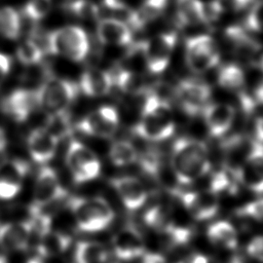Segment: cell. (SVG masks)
Returning a JSON list of instances; mask_svg holds the SVG:
<instances>
[{
    "label": "cell",
    "instance_id": "cell-1",
    "mask_svg": "<svg viewBox=\"0 0 263 263\" xmlns=\"http://www.w3.org/2000/svg\"><path fill=\"white\" fill-rule=\"evenodd\" d=\"M171 164L175 179L180 185H189L205 176L211 167L205 144L193 138H179L172 148Z\"/></svg>",
    "mask_w": 263,
    "mask_h": 263
},
{
    "label": "cell",
    "instance_id": "cell-2",
    "mask_svg": "<svg viewBox=\"0 0 263 263\" xmlns=\"http://www.w3.org/2000/svg\"><path fill=\"white\" fill-rule=\"evenodd\" d=\"M134 133L151 142L172 137L175 133V121L170 103L151 92L143 105L141 119L134 126Z\"/></svg>",
    "mask_w": 263,
    "mask_h": 263
},
{
    "label": "cell",
    "instance_id": "cell-3",
    "mask_svg": "<svg viewBox=\"0 0 263 263\" xmlns=\"http://www.w3.org/2000/svg\"><path fill=\"white\" fill-rule=\"evenodd\" d=\"M77 227L84 232H99L114 220V211L103 197L72 196L67 200Z\"/></svg>",
    "mask_w": 263,
    "mask_h": 263
},
{
    "label": "cell",
    "instance_id": "cell-4",
    "mask_svg": "<svg viewBox=\"0 0 263 263\" xmlns=\"http://www.w3.org/2000/svg\"><path fill=\"white\" fill-rule=\"evenodd\" d=\"M47 51L75 63L82 62L89 51L87 34L81 27L74 25L47 32Z\"/></svg>",
    "mask_w": 263,
    "mask_h": 263
},
{
    "label": "cell",
    "instance_id": "cell-5",
    "mask_svg": "<svg viewBox=\"0 0 263 263\" xmlns=\"http://www.w3.org/2000/svg\"><path fill=\"white\" fill-rule=\"evenodd\" d=\"M37 91L39 108L47 115L68 110L78 96L79 86L70 79L47 75Z\"/></svg>",
    "mask_w": 263,
    "mask_h": 263
},
{
    "label": "cell",
    "instance_id": "cell-6",
    "mask_svg": "<svg viewBox=\"0 0 263 263\" xmlns=\"http://www.w3.org/2000/svg\"><path fill=\"white\" fill-rule=\"evenodd\" d=\"M66 164L76 184L90 182L101 174V161L97 154L77 140H72L68 146Z\"/></svg>",
    "mask_w": 263,
    "mask_h": 263
},
{
    "label": "cell",
    "instance_id": "cell-7",
    "mask_svg": "<svg viewBox=\"0 0 263 263\" xmlns=\"http://www.w3.org/2000/svg\"><path fill=\"white\" fill-rule=\"evenodd\" d=\"M185 59L193 72L203 73L219 63V47L209 35L192 36L185 44Z\"/></svg>",
    "mask_w": 263,
    "mask_h": 263
},
{
    "label": "cell",
    "instance_id": "cell-8",
    "mask_svg": "<svg viewBox=\"0 0 263 263\" xmlns=\"http://www.w3.org/2000/svg\"><path fill=\"white\" fill-rule=\"evenodd\" d=\"M118 123L117 110L113 106L105 105L87 113L75 123L74 128L90 137L108 139L117 130Z\"/></svg>",
    "mask_w": 263,
    "mask_h": 263
},
{
    "label": "cell",
    "instance_id": "cell-9",
    "mask_svg": "<svg viewBox=\"0 0 263 263\" xmlns=\"http://www.w3.org/2000/svg\"><path fill=\"white\" fill-rule=\"evenodd\" d=\"M177 43L175 32L160 33L144 41L146 69L152 74L162 73L168 66Z\"/></svg>",
    "mask_w": 263,
    "mask_h": 263
},
{
    "label": "cell",
    "instance_id": "cell-10",
    "mask_svg": "<svg viewBox=\"0 0 263 263\" xmlns=\"http://www.w3.org/2000/svg\"><path fill=\"white\" fill-rule=\"evenodd\" d=\"M66 196L67 191L62 186L57 172L50 166H42L35 179L31 205L45 209Z\"/></svg>",
    "mask_w": 263,
    "mask_h": 263
},
{
    "label": "cell",
    "instance_id": "cell-11",
    "mask_svg": "<svg viewBox=\"0 0 263 263\" xmlns=\"http://www.w3.org/2000/svg\"><path fill=\"white\" fill-rule=\"evenodd\" d=\"M175 96L185 113L195 116L202 112L211 97L210 86L194 78L183 79L175 87Z\"/></svg>",
    "mask_w": 263,
    "mask_h": 263
},
{
    "label": "cell",
    "instance_id": "cell-12",
    "mask_svg": "<svg viewBox=\"0 0 263 263\" xmlns=\"http://www.w3.org/2000/svg\"><path fill=\"white\" fill-rule=\"evenodd\" d=\"M236 180L250 191L263 193V143L254 141L249 153L237 171Z\"/></svg>",
    "mask_w": 263,
    "mask_h": 263
},
{
    "label": "cell",
    "instance_id": "cell-13",
    "mask_svg": "<svg viewBox=\"0 0 263 263\" xmlns=\"http://www.w3.org/2000/svg\"><path fill=\"white\" fill-rule=\"evenodd\" d=\"M174 196L179 197L184 209L196 220H209L216 216L219 210L218 194L206 190L182 191L178 190Z\"/></svg>",
    "mask_w": 263,
    "mask_h": 263
},
{
    "label": "cell",
    "instance_id": "cell-14",
    "mask_svg": "<svg viewBox=\"0 0 263 263\" xmlns=\"http://www.w3.org/2000/svg\"><path fill=\"white\" fill-rule=\"evenodd\" d=\"M29 168V163L21 158H7L0 162L1 200L12 199L21 192Z\"/></svg>",
    "mask_w": 263,
    "mask_h": 263
},
{
    "label": "cell",
    "instance_id": "cell-15",
    "mask_svg": "<svg viewBox=\"0 0 263 263\" xmlns=\"http://www.w3.org/2000/svg\"><path fill=\"white\" fill-rule=\"evenodd\" d=\"M39 108L37 88H17L2 102L3 111L14 121L24 122Z\"/></svg>",
    "mask_w": 263,
    "mask_h": 263
},
{
    "label": "cell",
    "instance_id": "cell-16",
    "mask_svg": "<svg viewBox=\"0 0 263 263\" xmlns=\"http://www.w3.org/2000/svg\"><path fill=\"white\" fill-rule=\"evenodd\" d=\"M112 248L118 259L129 261L145 253V241L142 233L135 226L126 225L113 235Z\"/></svg>",
    "mask_w": 263,
    "mask_h": 263
},
{
    "label": "cell",
    "instance_id": "cell-17",
    "mask_svg": "<svg viewBox=\"0 0 263 263\" xmlns=\"http://www.w3.org/2000/svg\"><path fill=\"white\" fill-rule=\"evenodd\" d=\"M111 187L116 191L119 199L128 211H137L144 205L148 193L144 184L137 178L120 176L109 180Z\"/></svg>",
    "mask_w": 263,
    "mask_h": 263
},
{
    "label": "cell",
    "instance_id": "cell-18",
    "mask_svg": "<svg viewBox=\"0 0 263 263\" xmlns=\"http://www.w3.org/2000/svg\"><path fill=\"white\" fill-rule=\"evenodd\" d=\"M32 230L30 221L10 222L0 225V247L7 252H22L28 249Z\"/></svg>",
    "mask_w": 263,
    "mask_h": 263
},
{
    "label": "cell",
    "instance_id": "cell-19",
    "mask_svg": "<svg viewBox=\"0 0 263 263\" xmlns=\"http://www.w3.org/2000/svg\"><path fill=\"white\" fill-rule=\"evenodd\" d=\"M202 113L206 128L210 135L215 138L225 135L231 127L235 117L234 108L224 103L208 104Z\"/></svg>",
    "mask_w": 263,
    "mask_h": 263
},
{
    "label": "cell",
    "instance_id": "cell-20",
    "mask_svg": "<svg viewBox=\"0 0 263 263\" xmlns=\"http://www.w3.org/2000/svg\"><path fill=\"white\" fill-rule=\"evenodd\" d=\"M58 140L43 126L33 129L27 138V148L31 158L39 164L50 161L55 155Z\"/></svg>",
    "mask_w": 263,
    "mask_h": 263
},
{
    "label": "cell",
    "instance_id": "cell-21",
    "mask_svg": "<svg viewBox=\"0 0 263 263\" xmlns=\"http://www.w3.org/2000/svg\"><path fill=\"white\" fill-rule=\"evenodd\" d=\"M97 36L99 41L105 45L124 46L133 43V34L129 26L114 17L99 20Z\"/></svg>",
    "mask_w": 263,
    "mask_h": 263
},
{
    "label": "cell",
    "instance_id": "cell-22",
    "mask_svg": "<svg viewBox=\"0 0 263 263\" xmlns=\"http://www.w3.org/2000/svg\"><path fill=\"white\" fill-rule=\"evenodd\" d=\"M113 85V76L102 69L89 68L82 72L79 89L87 97L99 98L106 96Z\"/></svg>",
    "mask_w": 263,
    "mask_h": 263
},
{
    "label": "cell",
    "instance_id": "cell-23",
    "mask_svg": "<svg viewBox=\"0 0 263 263\" xmlns=\"http://www.w3.org/2000/svg\"><path fill=\"white\" fill-rule=\"evenodd\" d=\"M71 242L72 238L70 235L61 231L49 230L38 238L36 251L39 258H54L65 253L71 246Z\"/></svg>",
    "mask_w": 263,
    "mask_h": 263
},
{
    "label": "cell",
    "instance_id": "cell-24",
    "mask_svg": "<svg viewBox=\"0 0 263 263\" xmlns=\"http://www.w3.org/2000/svg\"><path fill=\"white\" fill-rule=\"evenodd\" d=\"M206 236L212 245L226 249L234 250L238 245V235L234 226L227 221H217L209 226Z\"/></svg>",
    "mask_w": 263,
    "mask_h": 263
},
{
    "label": "cell",
    "instance_id": "cell-25",
    "mask_svg": "<svg viewBox=\"0 0 263 263\" xmlns=\"http://www.w3.org/2000/svg\"><path fill=\"white\" fill-rule=\"evenodd\" d=\"M176 20L181 27L206 22L204 4L200 0H176Z\"/></svg>",
    "mask_w": 263,
    "mask_h": 263
},
{
    "label": "cell",
    "instance_id": "cell-26",
    "mask_svg": "<svg viewBox=\"0 0 263 263\" xmlns=\"http://www.w3.org/2000/svg\"><path fill=\"white\" fill-rule=\"evenodd\" d=\"M106 247L96 240H82L77 242L74 259L75 263H104L107 260Z\"/></svg>",
    "mask_w": 263,
    "mask_h": 263
},
{
    "label": "cell",
    "instance_id": "cell-27",
    "mask_svg": "<svg viewBox=\"0 0 263 263\" xmlns=\"http://www.w3.org/2000/svg\"><path fill=\"white\" fill-rule=\"evenodd\" d=\"M43 127L58 141L70 137L74 129V125L68 110L47 114Z\"/></svg>",
    "mask_w": 263,
    "mask_h": 263
},
{
    "label": "cell",
    "instance_id": "cell-28",
    "mask_svg": "<svg viewBox=\"0 0 263 263\" xmlns=\"http://www.w3.org/2000/svg\"><path fill=\"white\" fill-rule=\"evenodd\" d=\"M113 82L126 93L139 95L147 90V80L141 72H133L123 69H118Z\"/></svg>",
    "mask_w": 263,
    "mask_h": 263
},
{
    "label": "cell",
    "instance_id": "cell-29",
    "mask_svg": "<svg viewBox=\"0 0 263 263\" xmlns=\"http://www.w3.org/2000/svg\"><path fill=\"white\" fill-rule=\"evenodd\" d=\"M109 158L116 166H126L138 161L139 154L136 147L126 140H118L111 144Z\"/></svg>",
    "mask_w": 263,
    "mask_h": 263
},
{
    "label": "cell",
    "instance_id": "cell-30",
    "mask_svg": "<svg viewBox=\"0 0 263 263\" xmlns=\"http://www.w3.org/2000/svg\"><path fill=\"white\" fill-rule=\"evenodd\" d=\"M168 0H144L139 9L135 10L136 29H142L158 18L165 10Z\"/></svg>",
    "mask_w": 263,
    "mask_h": 263
},
{
    "label": "cell",
    "instance_id": "cell-31",
    "mask_svg": "<svg viewBox=\"0 0 263 263\" xmlns=\"http://www.w3.org/2000/svg\"><path fill=\"white\" fill-rule=\"evenodd\" d=\"M217 80L222 88L237 91L245 85L246 76L243 70L236 64H226L220 69Z\"/></svg>",
    "mask_w": 263,
    "mask_h": 263
},
{
    "label": "cell",
    "instance_id": "cell-32",
    "mask_svg": "<svg viewBox=\"0 0 263 263\" xmlns=\"http://www.w3.org/2000/svg\"><path fill=\"white\" fill-rule=\"evenodd\" d=\"M21 35V16L12 7L0 8V36L9 40H16Z\"/></svg>",
    "mask_w": 263,
    "mask_h": 263
},
{
    "label": "cell",
    "instance_id": "cell-33",
    "mask_svg": "<svg viewBox=\"0 0 263 263\" xmlns=\"http://www.w3.org/2000/svg\"><path fill=\"white\" fill-rule=\"evenodd\" d=\"M255 0H213L204 6L205 20H216L222 13L237 12L252 5Z\"/></svg>",
    "mask_w": 263,
    "mask_h": 263
},
{
    "label": "cell",
    "instance_id": "cell-34",
    "mask_svg": "<svg viewBox=\"0 0 263 263\" xmlns=\"http://www.w3.org/2000/svg\"><path fill=\"white\" fill-rule=\"evenodd\" d=\"M44 52L40 46L31 38L26 39L16 48V58L21 64L26 66L38 65L43 59Z\"/></svg>",
    "mask_w": 263,
    "mask_h": 263
},
{
    "label": "cell",
    "instance_id": "cell-35",
    "mask_svg": "<svg viewBox=\"0 0 263 263\" xmlns=\"http://www.w3.org/2000/svg\"><path fill=\"white\" fill-rule=\"evenodd\" d=\"M171 217L170 209L162 203H157L146 211L144 214V221L149 227L163 231L170 222Z\"/></svg>",
    "mask_w": 263,
    "mask_h": 263
},
{
    "label": "cell",
    "instance_id": "cell-36",
    "mask_svg": "<svg viewBox=\"0 0 263 263\" xmlns=\"http://www.w3.org/2000/svg\"><path fill=\"white\" fill-rule=\"evenodd\" d=\"M65 7L75 16L82 20L99 18L100 8L90 0H68Z\"/></svg>",
    "mask_w": 263,
    "mask_h": 263
},
{
    "label": "cell",
    "instance_id": "cell-37",
    "mask_svg": "<svg viewBox=\"0 0 263 263\" xmlns=\"http://www.w3.org/2000/svg\"><path fill=\"white\" fill-rule=\"evenodd\" d=\"M52 3L49 0H29L24 8V14L33 22H39L43 20L50 12Z\"/></svg>",
    "mask_w": 263,
    "mask_h": 263
},
{
    "label": "cell",
    "instance_id": "cell-38",
    "mask_svg": "<svg viewBox=\"0 0 263 263\" xmlns=\"http://www.w3.org/2000/svg\"><path fill=\"white\" fill-rule=\"evenodd\" d=\"M246 27L251 31L263 33V0H255L246 17Z\"/></svg>",
    "mask_w": 263,
    "mask_h": 263
},
{
    "label": "cell",
    "instance_id": "cell-39",
    "mask_svg": "<svg viewBox=\"0 0 263 263\" xmlns=\"http://www.w3.org/2000/svg\"><path fill=\"white\" fill-rule=\"evenodd\" d=\"M237 214L263 222V198L251 201L242 205L237 210Z\"/></svg>",
    "mask_w": 263,
    "mask_h": 263
},
{
    "label": "cell",
    "instance_id": "cell-40",
    "mask_svg": "<svg viewBox=\"0 0 263 263\" xmlns=\"http://www.w3.org/2000/svg\"><path fill=\"white\" fill-rule=\"evenodd\" d=\"M247 252L253 259L263 262V235H258L252 238L248 243Z\"/></svg>",
    "mask_w": 263,
    "mask_h": 263
},
{
    "label": "cell",
    "instance_id": "cell-41",
    "mask_svg": "<svg viewBox=\"0 0 263 263\" xmlns=\"http://www.w3.org/2000/svg\"><path fill=\"white\" fill-rule=\"evenodd\" d=\"M11 58L8 54L0 52V84L4 81L11 68Z\"/></svg>",
    "mask_w": 263,
    "mask_h": 263
},
{
    "label": "cell",
    "instance_id": "cell-42",
    "mask_svg": "<svg viewBox=\"0 0 263 263\" xmlns=\"http://www.w3.org/2000/svg\"><path fill=\"white\" fill-rule=\"evenodd\" d=\"M142 258V263H167L165 258L158 253H153V252H149V253H144Z\"/></svg>",
    "mask_w": 263,
    "mask_h": 263
},
{
    "label": "cell",
    "instance_id": "cell-43",
    "mask_svg": "<svg viewBox=\"0 0 263 263\" xmlns=\"http://www.w3.org/2000/svg\"><path fill=\"white\" fill-rule=\"evenodd\" d=\"M254 134L256 136V141L263 143V116L256 118L254 124Z\"/></svg>",
    "mask_w": 263,
    "mask_h": 263
},
{
    "label": "cell",
    "instance_id": "cell-44",
    "mask_svg": "<svg viewBox=\"0 0 263 263\" xmlns=\"http://www.w3.org/2000/svg\"><path fill=\"white\" fill-rule=\"evenodd\" d=\"M177 263H209V259L202 254H193Z\"/></svg>",
    "mask_w": 263,
    "mask_h": 263
},
{
    "label": "cell",
    "instance_id": "cell-45",
    "mask_svg": "<svg viewBox=\"0 0 263 263\" xmlns=\"http://www.w3.org/2000/svg\"><path fill=\"white\" fill-rule=\"evenodd\" d=\"M8 145V141H7V136L5 130L0 126V152H3Z\"/></svg>",
    "mask_w": 263,
    "mask_h": 263
},
{
    "label": "cell",
    "instance_id": "cell-46",
    "mask_svg": "<svg viewBox=\"0 0 263 263\" xmlns=\"http://www.w3.org/2000/svg\"><path fill=\"white\" fill-rule=\"evenodd\" d=\"M256 95V98H257V100L260 102V103H262L263 104V81L258 85V87L256 88V92H255Z\"/></svg>",
    "mask_w": 263,
    "mask_h": 263
},
{
    "label": "cell",
    "instance_id": "cell-47",
    "mask_svg": "<svg viewBox=\"0 0 263 263\" xmlns=\"http://www.w3.org/2000/svg\"><path fill=\"white\" fill-rule=\"evenodd\" d=\"M255 66H257L259 69H261L263 71V54L261 55H258V58L256 59L255 63H254Z\"/></svg>",
    "mask_w": 263,
    "mask_h": 263
},
{
    "label": "cell",
    "instance_id": "cell-48",
    "mask_svg": "<svg viewBox=\"0 0 263 263\" xmlns=\"http://www.w3.org/2000/svg\"><path fill=\"white\" fill-rule=\"evenodd\" d=\"M27 263H43L41 258H32L27 261Z\"/></svg>",
    "mask_w": 263,
    "mask_h": 263
},
{
    "label": "cell",
    "instance_id": "cell-49",
    "mask_svg": "<svg viewBox=\"0 0 263 263\" xmlns=\"http://www.w3.org/2000/svg\"><path fill=\"white\" fill-rule=\"evenodd\" d=\"M0 263H8V260L4 255H0Z\"/></svg>",
    "mask_w": 263,
    "mask_h": 263
},
{
    "label": "cell",
    "instance_id": "cell-50",
    "mask_svg": "<svg viewBox=\"0 0 263 263\" xmlns=\"http://www.w3.org/2000/svg\"><path fill=\"white\" fill-rule=\"evenodd\" d=\"M228 263H243V262L240 259H238V258H233Z\"/></svg>",
    "mask_w": 263,
    "mask_h": 263
}]
</instances>
